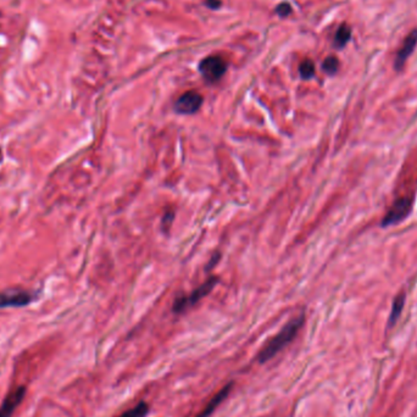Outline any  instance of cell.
Segmentation results:
<instances>
[{
  "label": "cell",
  "instance_id": "2",
  "mask_svg": "<svg viewBox=\"0 0 417 417\" xmlns=\"http://www.w3.org/2000/svg\"><path fill=\"white\" fill-rule=\"evenodd\" d=\"M37 299V293L21 288H9L0 291V310L7 308H24Z\"/></svg>",
  "mask_w": 417,
  "mask_h": 417
},
{
  "label": "cell",
  "instance_id": "7",
  "mask_svg": "<svg viewBox=\"0 0 417 417\" xmlns=\"http://www.w3.org/2000/svg\"><path fill=\"white\" fill-rule=\"evenodd\" d=\"M26 393L27 389L25 385H20L10 391L0 405V417H11L17 406L22 403Z\"/></svg>",
  "mask_w": 417,
  "mask_h": 417
},
{
  "label": "cell",
  "instance_id": "16",
  "mask_svg": "<svg viewBox=\"0 0 417 417\" xmlns=\"http://www.w3.org/2000/svg\"><path fill=\"white\" fill-rule=\"evenodd\" d=\"M173 217H175V214H173V211L166 212V215L163 216V219H162V229H163V231H167V229L170 228L171 224H172V221H173Z\"/></svg>",
  "mask_w": 417,
  "mask_h": 417
},
{
  "label": "cell",
  "instance_id": "9",
  "mask_svg": "<svg viewBox=\"0 0 417 417\" xmlns=\"http://www.w3.org/2000/svg\"><path fill=\"white\" fill-rule=\"evenodd\" d=\"M232 387H233V382H231V383H228V385H225V387L222 388V389L220 390L219 393H217L216 395H215L214 398H212L211 400L209 401V404L205 406V409H204V410L201 411V413L199 414V415L196 417H210V416H211L212 414H214V411L216 410V409L219 408V406L221 405L222 403H224L225 399H226L227 396H228V394L231 393Z\"/></svg>",
  "mask_w": 417,
  "mask_h": 417
},
{
  "label": "cell",
  "instance_id": "12",
  "mask_svg": "<svg viewBox=\"0 0 417 417\" xmlns=\"http://www.w3.org/2000/svg\"><path fill=\"white\" fill-rule=\"evenodd\" d=\"M149 411V405H148L145 401H140L137 405L133 406L132 409H128L127 411H125V413L119 417H147Z\"/></svg>",
  "mask_w": 417,
  "mask_h": 417
},
{
  "label": "cell",
  "instance_id": "14",
  "mask_svg": "<svg viewBox=\"0 0 417 417\" xmlns=\"http://www.w3.org/2000/svg\"><path fill=\"white\" fill-rule=\"evenodd\" d=\"M339 68V60L336 56H328L324 59L323 64H322V70L327 73V75L332 76L337 73Z\"/></svg>",
  "mask_w": 417,
  "mask_h": 417
},
{
  "label": "cell",
  "instance_id": "15",
  "mask_svg": "<svg viewBox=\"0 0 417 417\" xmlns=\"http://www.w3.org/2000/svg\"><path fill=\"white\" fill-rule=\"evenodd\" d=\"M276 12H277L281 17H286L291 14V6L287 4V2H282V4H280L276 7Z\"/></svg>",
  "mask_w": 417,
  "mask_h": 417
},
{
  "label": "cell",
  "instance_id": "17",
  "mask_svg": "<svg viewBox=\"0 0 417 417\" xmlns=\"http://www.w3.org/2000/svg\"><path fill=\"white\" fill-rule=\"evenodd\" d=\"M206 5H208L210 9L215 10L221 6V1H220V0H206Z\"/></svg>",
  "mask_w": 417,
  "mask_h": 417
},
{
  "label": "cell",
  "instance_id": "3",
  "mask_svg": "<svg viewBox=\"0 0 417 417\" xmlns=\"http://www.w3.org/2000/svg\"><path fill=\"white\" fill-rule=\"evenodd\" d=\"M217 282H219V278L210 277L200 287H198L195 290L192 291L189 295L178 298L177 300L175 301V304H173V311H175V313H183L187 309L194 306L198 301H200L204 296H206L208 294L211 293L212 289L217 285Z\"/></svg>",
  "mask_w": 417,
  "mask_h": 417
},
{
  "label": "cell",
  "instance_id": "10",
  "mask_svg": "<svg viewBox=\"0 0 417 417\" xmlns=\"http://www.w3.org/2000/svg\"><path fill=\"white\" fill-rule=\"evenodd\" d=\"M350 38H352V28L345 24L342 25V26H339L338 30H337L336 35H334V47H336L337 49H342V48H344L345 45L348 44Z\"/></svg>",
  "mask_w": 417,
  "mask_h": 417
},
{
  "label": "cell",
  "instance_id": "1",
  "mask_svg": "<svg viewBox=\"0 0 417 417\" xmlns=\"http://www.w3.org/2000/svg\"><path fill=\"white\" fill-rule=\"evenodd\" d=\"M304 322H305V316L304 314L299 315L298 317H294L293 320L288 322L273 338H271L267 342V344L261 349V352L257 355V361L260 364H265V362L270 361L272 357H275L278 353L282 352L286 347L291 343V340L296 337L299 333L300 328L303 327Z\"/></svg>",
  "mask_w": 417,
  "mask_h": 417
},
{
  "label": "cell",
  "instance_id": "6",
  "mask_svg": "<svg viewBox=\"0 0 417 417\" xmlns=\"http://www.w3.org/2000/svg\"><path fill=\"white\" fill-rule=\"evenodd\" d=\"M203 105V96L196 92H186L176 100L175 110L178 114L192 115L195 114Z\"/></svg>",
  "mask_w": 417,
  "mask_h": 417
},
{
  "label": "cell",
  "instance_id": "11",
  "mask_svg": "<svg viewBox=\"0 0 417 417\" xmlns=\"http://www.w3.org/2000/svg\"><path fill=\"white\" fill-rule=\"evenodd\" d=\"M404 304H405V294L401 293L399 295H396V298L394 299L393 306H391V313L389 316V324L393 326L396 322V320L400 317L401 311L404 309Z\"/></svg>",
  "mask_w": 417,
  "mask_h": 417
},
{
  "label": "cell",
  "instance_id": "5",
  "mask_svg": "<svg viewBox=\"0 0 417 417\" xmlns=\"http://www.w3.org/2000/svg\"><path fill=\"white\" fill-rule=\"evenodd\" d=\"M411 209H413V199L411 198L405 196V198L395 200V203L391 205L385 216L383 217L382 227H389L404 221L411 212Z\"/></svg>",
  "mask_w": 417,
  "mask_h": 417
},
{
  "label": "cell",
  "instance_id": "8",
  "mask_svg": "<svg viewBox=\"0 0 417 417\" xmlns=\"http://www.w3.org/2000/svg\"><path fill=\"white\" fill-rule=\"evenodd\" d=\"M416 45H417V28H415L414 31H411V32L406 35L403 44H401L400 49H399L398 53H396L395 63H394L395 70H401V68H403L404 64L406 63L409 56L414 53Z\"/></svg>",
  "mask_w": 417,
  "mask_h": 417
},
{
  "label": "cell",
  "instance_id": "13",
  "mask_svg": "<svg viewBox=\"0 0 417 417\" xmlns=\"http://www.w3.org/2000/svg\"><path fill=\"white\" fill-rule=\"evenodd\" d=\"M299 72L303 79H310L315 76V64L310 59H306L299 66Z\"/></svg>",
  "mask_w": 417,
  "mask_h": 417
},
{
  "label": "cell",
  "instance_id": "4",
  "mask_svg": "<svg viewBox=\"0 0 417 417\" xmlns=\"http://www.w3.org/2000/svg\"><path fill=\"white\" fill-rule=\"evenodd\" d=\"M227 71V63L221 56H208L199 64V72L209 83H215Z\"/></svg>",
  "mask_w": 417,
  "mask_h": 417
}]
</instances>
